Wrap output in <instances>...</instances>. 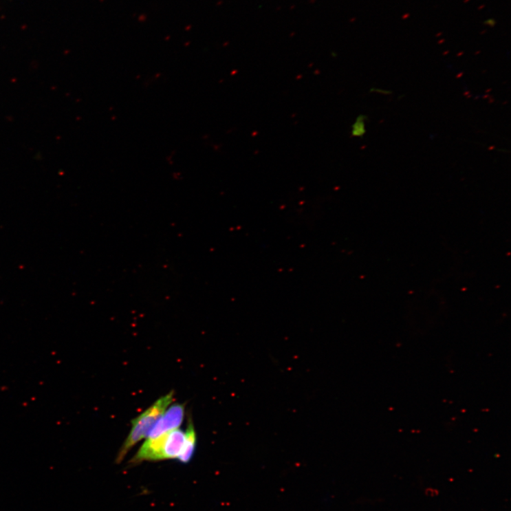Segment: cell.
<instances>
[{
    "instance_id": "6da1fadb",
    "label": "cell",
    "mask_w": 511,
    "mask_h": 511,
    "mask_svg": "<svg viewBox=\"0 0 511 511\" xmlns=\"http://www.w3.org/2000/svg\"><path fill=\"white\" fill-rule=\"evenodd\" d=\"M174 392L170 391L154 402L148 409L131 421V431L120 448L117 462L120 463L127 453L142 439L147 437L157 420L173 402Z\"/></svg>"
},
{
    "instance_id": "7a4b0ae2",
    "label": "cell",
    "mask_w": 511,
    "mask_h": 511,
    "mask_svg": "<svg viewBox=\"0 0 511 511\" xmlns=\"http://www.w3.org/2000/svg\"><path fill=\"white\" fill-rule=\"evenodd\" d=\"M185 404H176L168 407L155 424L146 438H157L173 430L180 428L185 417Z\"/></svg>"
},
{
    "instance_id": "3957f363",
    "label": "cell",
    "mask_w": 511,
    "mask_h": 511,
    "mask_svg": "<svg viewBox=\"0 0 511 511\" xmlns=\"http://www.w3.org/2000/svg\"><path fill=\"white\" fill-rule=\"evenodd\" d=\"M185 441V432L180 428L167 433L162 460L177 459L180 455Z\"/></svg>"
},
{
    "instance_id": "277c9868",
    "label": "cell",
    "mask_w": 511,
    "mask_h": 511,
    "mask_svg": "<svg viewBox=\"0 0 511 511\" xmlns=\"http://www.w3.org/2000/svg\"><path fill=\"white\" fill-rule=\"evenodd\" d=\"M197 442V435L191 419L189 420L187 430L185 433V441L179 459L182 463H188L194 454Z\"/></svg>"
},
{
    "instance_id": "5b68a950",
    "label": "cell",
    "mask_w": 511,
    "mask_h": 511,
    "mask_svg": "<svg viewBox=\"0 0 511 511\" xmlns=\"http://www.w3.org/2000/svg\"><path fill=\"white\" fill-rule=\"evenodd\" d=\"M368 118L365 115L359 116L351 125V137L363 138L367 132L366 122Z\"/></svg>"
},
{
    "instance_id": "8992f818",
    "label": "cell",
    "mask_w": 511,
    "mask_h": 511,
    "mask_svg": "<svg viewBox=\"0 0 511 511\" xmlns=\"http://www.w3.org/2000/svg\"><path fill=\"white\" fill-rule=\"evenodd\" d=\"M371 92H374L377 94H380L382 95H389L391 94V92L387 90H382V89H378V88H373L371 90Z\"/></svg>"
},
{
    "instance_id": "52a82bcc",
    "label": "cell",
    "mask_w": 511,
    "mask_h": 511,
    "mask_svg": "<svg viewBox=\"0 0 511 511\" xmlns=\"http://www.w3.org/2000/svg\"><path fill=\"white\" fill-rule=\"evenodd\" d=\"M485 23H487L486 25H490V26H494L495 25V21L493 19L488 20L485 22Z\"/></svg>"
}]
</instances>
